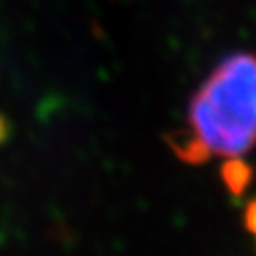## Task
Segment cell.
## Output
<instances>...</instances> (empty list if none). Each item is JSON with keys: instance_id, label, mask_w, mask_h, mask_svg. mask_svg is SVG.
Returning <instances> with one entry per match:
<instances>
[{"instance_id": "3957f363", "label": "cell", "mask_w": 256, "mask_h": 256, "mask_svg": "<svg viewBox=\"0 0 256 256\" xmlns=\"http://www.w3.org/2000/svg\"><path fill=\"white\" fill-rule=\"evenodd\" d=\"M244 226H246V230L254 236V240H256V198L254 200H250L248 204H246V208H244Z\"/></svg>"}, {"instance_id": "277c9868", "label": "cell", "mask_w": 256, "mask_h": 256, "mask_svg": "<svg viewBox=\"0 0 256 256\" xmlns=\"http://www.w3.org/2000/svg\"><path fill=\"white\" fill-rule=\"evenodd\" d=\"M8 136V123L4 117H0V142H4Z\"/></svg>"}, {"instance_id": "6da1fadb", "label": "cell", "mask_w": 256, "mask_h": 256, "mask_svg": "<svg viewBox=\"0 0 256 256\" xmlns=\"http://www.w3.org/2000/svg\"><path fill=\"white\" fill-rule=\"evenodd\" d=\"M256 146V54L226 56L188 105V127L170 148L188 164L240 158Z\"/></svg>"}, {"instance_id": "7a4b0ae2", "label": "cell", "mask_w": 256, "mask_h": 256, "mask_svg": "<svg viewBox=\"0 0 256 256\" xmlns=\"http://www.w3.org/2000/svg\"><path fill=\"white\" fill-rule=\"evenodd\" d=\"M222 178H224L226 188L234 196H238V194H242V190L250 182V170L240 158H228L222 168Z\"/></svg>"}]
</instances>
